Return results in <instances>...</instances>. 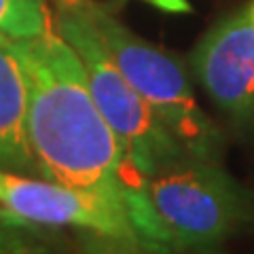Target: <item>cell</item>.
Wrapping results in <instances>:
<instances>
[{
    "instance_id": "1",
    "label": "cell",
    "mask_w": 254,
    "mask_h": 254,
    "mask_svg": "<svg viewBox=\"0 0 254 254\" xmlns=\"http://www.w3.org/2000/svg\"><path fill=\"white\" fill-rule=\"evenodd\" d=\"M11 49L28 81V140L38 172L125 210V187L140 176L95 106L76 51L53 28L11 41Z\"/></svg>"
},
{
    "instance_id": "2",
    "label": "cell",
    "mask_w": 254,
    "mask_h": 254,
    "mask_svg": "<svg viewBox=\"0 0 254 254\" xmlns=\"http://www.w3.org/2000/svg\"><path fill=\"white\" fill-rule=\"evenodd\" d=\"M55 30L81 58L95 106L117 136L125 161L140 178L148 180L159 170L189 157L110 58L87 4L66 2Z\"/></svg>"
},
{
    "instance_id": "3",
    "label": "cell",
    "mask_w": 254,
    "mask_h": 254,
    "mask_svg": "<svg viewBox=\"0 0 254 254\" xmlns=\"http://www.w3.org/2000/svg\"><path fill=\"white\" fill-rule=\"evenodd\" d=\"M87 11L119 70L182 150L201 161H220L222 133L199 106L182 62L133 34L108 11L95 4H87Z\"/></svg>"
},
{
    "instance_id": "4",
    "label": "cell",
    "mask_w": 254,
    "mask_h": 254,
    "mask_svg": "<svg viewBox=\"0 0 254 254\" xmlns=\"http://www.w3.org/2000/svg\"><path fill=\"white\" fill-rule=\"evenodd\" d=\"M146 190L178 254H220L252 212L218 161L187 157L150 176Z\"/></svg>"
},
{
    "instance_id": "5",
    "label": "cell",
    "mask_w": 254,
    "mask_h": 254,
    "mask_svg": "<svg viewBox=\"0 0 254 254\" xmlns=\"http://www.w3.org/2000/svg\"><path fill=\"white\" fill-rule=\"evenodd\" d=\"M0 205L34 227H74L140 248L121 205L47 178L0 170Z\"/></svg>"
},
{
    "instance_id": "6",
    "label": "cell",
    "mask_w": 254,
    "mask_h": 254,
    "mask_svg": "<svg viewBox=\"0 0 254 254\" xmlns=\"http://www.w3.org/2000/svg\"><path fill=\"white\" fill-rule=\"evenodd\" d=\"M190 70L216 108L233 123L254 127V0L201 38Z\"/></svg>"
},
{
    "instance_id": "7",
    "label": "cell",
    "mask_w": 254,
    "mask_h": 254,
    "mask_svg": "<svg viewBox=\"0 0 254 254\" xmlns=\"http://www.w3.org/2000/svg\"><path fill=\"white\" fill-rule=\"evenodd\" d=\"M0 170L38 172L28 140V81L11 41H0Z\"/></svg>"
},
{
    "instance_id": "8",
    "label": "cell",
    "mask_w": 254,
    "mask_h": 254,
    "mask_svg": "<svg viewBox=\"0 0 254 254\" xmlns=\"http://www.w3.org/2000/svg\"><path fill=\"white\" fill-rule=\"evenodd\" d=\"M51 30L43 0H0V41H23Z\"/></svg>"
},
{
    "instance_id": "9",
    "label": "cell",
    "mask_w": 254,
    "mask_h": 254,
    "mask_svg": "<svg viewBox=\"0 0 254 254\" xmlns=\"http://www.w3.org/2000/svg\"><path fill=\"white\" fill-rule=\"evenodd\" d=\"M0 254H51V248L34 225L0 208Z\"/></svg>"
},
{
    "instance_id": "10",
    "label": "cell",
    "mask_w": 254,
    "mask_h": 254,
    "mask_svg": "<svg viewBox=\"0 0 254 254\" xmlns=\"http://www.w3.org/2000/svg\"><path fill=\"white\" fill-rule=\"evenodd\" d=\"M68 2H70V0H68Z\"/></svg>"
},
{
    "instance_id": "11",
    "label": "cell",
    "mask_w": 254,
    "mask_h": 254,
    "mask_svg": "<svg viewBox=\"0 0 254 254\" xmlns=\"http://www.w3.org/2000/svg\"><path fill=\"white\" fill-rule=\"evenodd\" d=\"M66 2H68V0H66Z\"/></svg>"
}]
</instances>
